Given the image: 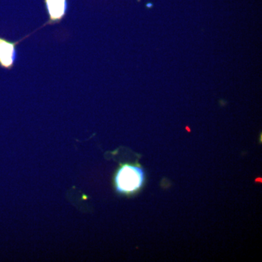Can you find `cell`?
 I'll return each instance as SVG.
<instances>
[{
	"mask_svg": "<svg viewBox=\"0 0 262 262\" xmlns=\"http://www.w3.org/2000/svg\"><path fill=\"white\" fill-rule=\"evenodd\" d=\"M144 182L145 173L139 164H122L117 169L114 177L117 192L125 195H131L139 192Z\"/></svg>",
	"mask_w": 262,
	"mask_h": 262,
	"instance_id": "obj_1",
	"label": "cell"
},
{
	"mask_svg": "<svg viewBox=\"0 0 262 262\" xmlns=\"http://www.w3.org/2000/svg\"><path fill=\"white\" fill-rule=\"evenodd\" d=\"M18 42H10L0 37V67L11 70L17 58L16 45Z\"/></svg>",
	"mask_w": 262,
	"mask_h": 262,
	"instance_id": "obj_2",
	"label": "cell"
},
{
	"mask_svg": "<svg viewBox=\"0 0 262 262\" xmlns=\"http://www.w3.org/2000/svg\"><path fill=\"white\" fill-rule=\"evenodd\" d=\"M50 22H57L64 17L67 10V0H45Z\"/></svg>",
	"mask_w": 262,
	"mask_h": 262,
	"instance_id": "obj_3",
	"label": "cell"
}]
</instances>
